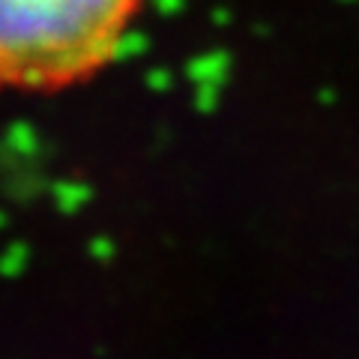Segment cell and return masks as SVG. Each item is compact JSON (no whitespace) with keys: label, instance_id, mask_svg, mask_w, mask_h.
<instances>
[{"label":"cell","instance_id":"cell-1","mask_svg":"<svg viewBox=\"0 0 359 359\" xmlns=\"http://www.w3.org/2000/svg\"><path fill=\"white\" fill-rule=\"evenodd\" d=\"M141 0H0V78L54 84L111 60Z\"/></svg>","mask_w":359,"mask_h":359}]
</instances>
